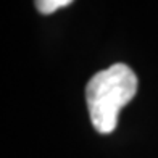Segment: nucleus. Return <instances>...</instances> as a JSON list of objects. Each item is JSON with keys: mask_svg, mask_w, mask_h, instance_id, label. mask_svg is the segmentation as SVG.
I'll return each mask as SVG.
<instances>
[{"mask_svg": "<svg viewBox=\"0 0 158 158\" xmlns=\"http://www.w3.org/2000/svg\"><path fill=\"white\" fill-rule=\"evenodd\" d=\"M73 0H34L35 8L42 15H50V13H55L56 10L63 8V6H68Z\"/></svg>", "mask_w": 158, "mask_h": 158, "instance_id": "obj_2", "label": "nucleus"}, {"mask_svg": "<svg viewBox=\"0 0 158 158\" xmlns=\"http://www.w3.org/2000/svg\"><path fill=\"white\" fill-rule=\"evenodd\" d=\"M137 76L123 63L111 64L90 77L85 87L92 126L100 134H111L118 124V114L137 94Z\"/></svg>", "mask_w": 158, "mask_h": 158, "instance_id": "obj_1", "label": "nucleus"}]
</instances>
